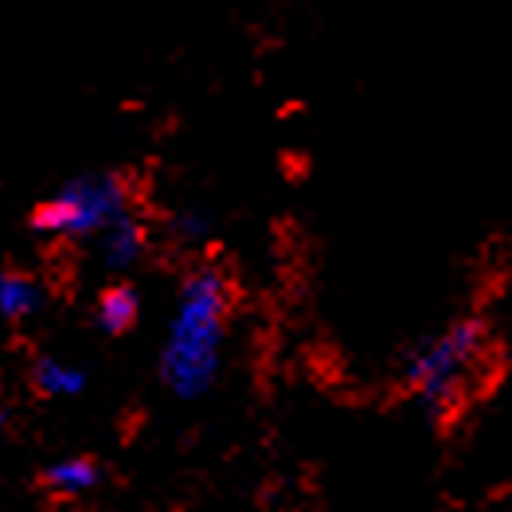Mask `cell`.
I'll list each match as a JSON object with an SVG mask.
<instances>
[{
    "label": "cell",
    "instance_id": "obj_1",
    "mask_svg": "<svg viewBox=\"0 0 512 512\" xmlns=\"http://www.w3.org/2000/svg\"><path fill=\"white\" fill-rule=\"evenodd\" d=\"M231 301L235 286L219 266H196L184 278L161 356V376L176 395H200L215 380Z\"/></svg>",
    "mask_w": 512,
    "mask_h": 512
},
{
    "label": "cell",
    "instance_id": "obj_2",
    "mask_svg": "<svg viewBox=\"0 0 512 512\" xmlns=\"http://www.w3.org/2000/svg\"><path fill=\"white\" fill-rule=\"evenodd\" d=\"M489 352V329L481 317H462L450 329H442L438 337H430L407 364V387L415 391V399L434 411L438 419L454 415L466 395L470 380L481 372Z\"/></svg>",
    "mask_w": 512,
    "mask_h": 512
},
{
    "label": "cell",
    "instance_id": "obj_3",
    "mask_svg": "<svg viewBox=\"0 0 512 512\" xmlns=\"http://www.w3.org/2000/svg\"><path fill=\"white\" fill-rule=\"evenodd\" d=\"M133 212V180L126 172H90L55 188L32 212V227L47 239H90Z\"/></svg>",
    "mask_w": 512,
    "mask_h": 512
},
{
    "label": "cell",
    "instance_id": "obj_4",
    "mask_svg": "<svg viewBox=\"0 0 512 512\" xmlns=\"http://www.w3.org/2000/svg\"><path fill=\"white\" fill-rule=\"evenodd\" d=\"M98 239H102V258H106L110 270H129L133 262H141L145 247H149V231L137 219V212L122 215L118 223H110Z\"/></svg>",
    "mask_w": 512,
    "mask_h": 512
},
{
    "label": "cell",
    "instance_id": "obj_5",
    "mask_svg": "<svg viewBox=\"0 0 512 512\" xmlns=\"http://www.w3.org/2000/svg\"><path fill=\"white\" fill-rule=\"evenodd\" d=\"M137 313H141V298H137V290H133L129 282H114V286H106V290L98 294L94 317H98V325H102L106 333H114V337H122V333H129V329L137 325Z\"/></svg>",
    "mask_w": 512,
    "mask_h": 512
},
{
    "label": "cell",
    "instance_id": "obj_6",
    "mask_svg": "<svg viewBox=\"0 0 512 512\" xmlns=\"http://www.w3.org/2000/svg\"><path fill=\"white\" fill-rule=\"evenodd\" d=\"M40 301H43V290L32 274H20V270L0 266V317L4 321H20V317L36 313Z\"/></svg>",
    "mask_w": 512,
    "mask_h": 512
},
{
    "label": "cell",
    "instance_id": "obj_7",
    "mask_svg": "<svg viewBox=\"0 0 512 512\" xmlns=\"http://www.w3.org/2000/svg\"><path fill=\"white\" fill-rule=\"evenodd\" d=\"M94 485H98V466L90 458H67L43 473V489L55 497H79Z\"/></svg>",
    "mask_w": 512,
    "mask_h": 512
},
{
    "label": "cell",
    "instance_id": "obj_8",
    "mask_svg": "<svg viewBox=\"0 0 512 512\" xmlns=\"http://www.w3.org/2000/svg\"><path fill=\"white\" fill-rule=\"evenodd\" d=\"M32 387L40 395H51V399L75 395V391H83V372L71 368V364H63V360H55V356H43V360H36V368H32Z\"/></svg>",
    "mask_w": 512,
    "mask_h": 512
}]
</instances>
